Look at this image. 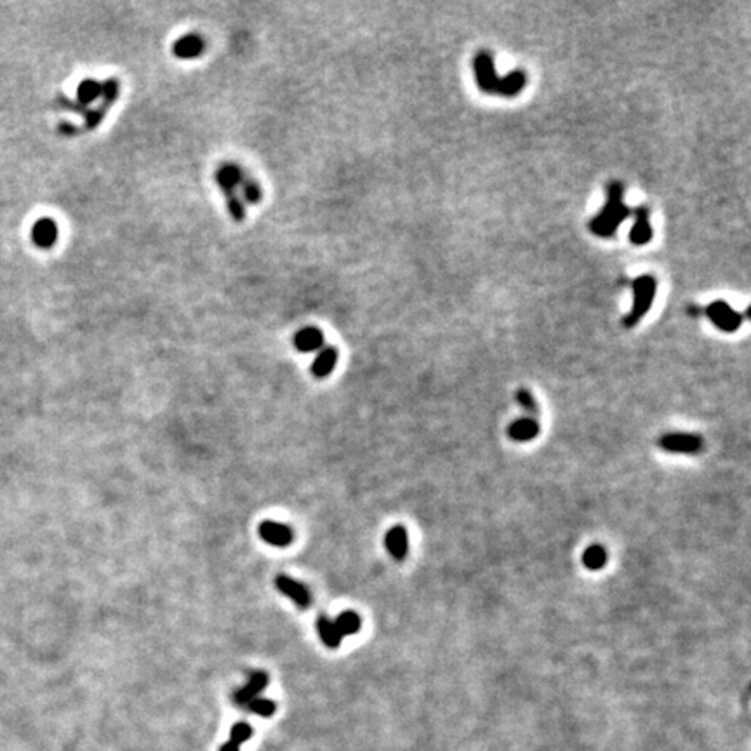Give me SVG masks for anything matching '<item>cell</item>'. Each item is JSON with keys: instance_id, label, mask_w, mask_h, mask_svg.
<instances>
[{"instance_id": "10", "label": "cell", "mask_w": 751, "mask_h": 751, "mask_svg": "<svg viewBox=\"0 0 751 751\" xmlns=\"http://www.w3.org/2000/svg\"><path fill=\"white\" fill-rule=\"evenodd\" d=\"M259 536L272 546H287L292 541L291 529L277 522H263L259 525Z\"/></svg>"}, {"instance_id": "14", "label": "cell", "mask_w": 751, "mask_h": 751, "mask_svg": "<svg viewBox=\"0 0 751 751\" xmlns=\"http://www.w3.org/2000/svg\"><path fill=\"white\" fill-rule=\"evenodd\" d=\"M652 239V227L649 223V212L645 208L637 209V220L630 232V240L635 246H645V244L651 242Z\"/></svg>"}, {"instance_id": "20", "label": "cell", "mask_w": 751, "mask_h": 751, "mask_svg": "<svg viewBox=\"0 0 751 751\" xmlns=\"http://www.w3.org/2000/svg\"><path fill=\"white\" fill-rule=\"evenodd\" d=\"M583 565L589 570H600L607 563V551L606 548L600 546V544H593L584 550L583 553Z\"/></svg>"}, {"instance_id": "16", "label": "cell", "mask_w": 751, "mask_h": 751, "mask_svg": "<svg viewBox=\"0 0 751 751\" xmlns=\"http://www.w3.org/2000/svg\"><path fill=\"white\" fill-rule=\"evenodd\" d=\"M337 364V348L336 347H324L318 355L315 356V362L311 366V373L315 378H328L332 373Z\"/></svg>"}, {"instance_id": "25", "label": "cell", "mask_w": 751, "mask_h": 751, "mask_svg": "<svg viewBox=\"0 0 751 751\" xmlns=\"http://www.w3.org/2000/svg\"><path fill=\"white\" fill-rule=\"evenodd\" d=\"M249 711L256 713L259 716H272L275 713V703L270 699H263V697H256V699L251 701L247 704Z\"/></svg>"}, {"instance_id": "17", "label": "cell", "mask_w": 751, "mask_h": 751, "mask_svg": "<svg viewBox=\"0 0 751 751\" xmlns=\"http://www.w3.org/2000/svg\"><path fill=\"white\" fill-rule=\"evenodd\" d=\"M525 84H527V77H525L524 71H512V73L501 77L498 94H501V96H517V94L524 91Z\"/></svg>"}, {"instance_id": "9", "label": "cell", "mask_w": 751, "mask_h": 751, "mask_svg": "<svg viewBox=\"0 0 751 751\" xmlns=\"http://www.w3.org/2000/svg\"><path fill=\"white\" fill-rule=\"evenodd\" d=\"M242 179H244L242 169L234 162H227V164L220 165V169H217V172H216V183H217V186H220V190L223 191V195L234 193V191H236V188L240 186Z\"/></svg>"}, {"instance_id": "1", "label": "cell", "mask_w": 751, "mask_h": 751, "mask_svg": "<svg viewBox=\"0 0 751 751\" xmlns=\"http://www.w3.org/2000/svg\"><path fill=\"white\" fill-rule=\"evenodd\" d=\"M630 216L628 208L623 202V185L621 183H612L607 193V202L603 205L602 212L596 214L589 223V230L595 235L607 239L618 232L619 224Z\"/></svg>"}, {"instance_id": "26", "label": "cell", "mask_w": 751, "mask_h": 751, "mask_svg": "<svg viewBox=\"0 0 751 751\" xmlns=\"http://www.w3.org/2000/svg\"><path fill=\"white\" fill-rule=\"evenodd\" d=\"M251 735H253V727H251L249 723H246V722H239V723H235L234 727H232L230 741L240 746L242 743H246L247 739L251 738Z\"/></svg>"}, {"instance_id": "7", "label": "cell", "mask_w": 751, "mask_h": 751, "mask_svg": "<svg viewBox=\"0 0 751 751\" xmlns=\"http://www.w3.org/2000/svg\"><path fill=\"white\" fill-rule=\"evenodd\" d=\"M59 230L58 224L51 217H40L32 228V240L40 249H51L58 242Z\"/></svg>"}, {"instance_id": "11", "label": "cell", "mask_w": 751, "mask_h": 751, "mask_svg": "<svg viewBox=\"0 0 751 751\" xmlns=\"http://www.w3.org/2000/svg\"><path fill=\"white\" fill-rule=\"evenodd\" d=\"M205 42L200 35L197 33H188V35L181 37L174 42V54L181 59H195L204 52Z\"/></svg>"}, {"instance_id": "4", "label": "cell", "mask_w": 751, "mask_h": 751, "mask_svg": "<svg viewBox=\"0 0 751 751\" xmlns=\"http://www.w3.org/2000/svg\"><path fill=\"white\" fill-rule=\"evenodd\" d=\"M706 315L713 325H716L720 330H726V332H734L743 324V315L723 301L711 303L706 308Z\"/></svg>"}, {"instance_id": "13", "label": "cell", "mask_w": 751, "mask_h": 751, "mask_svg": "<svg viewBox=\"0 0 751 751\" xmlns=\"http://www.w3.org/2000/svg\"><path fill=\"white\" fill-rule=\"evenodd\" d=\"M266 685H268V675L261 673V671H258V673H254L253 677L249 678V682H247L246 687H242L240 690H236V692H235V703L247 706V704L251 703V701L256 699V696H258L259 692H261V690L266 689Z\"/></svg>"}, {"instance_id": "24", "label": "cell", "mask_w": 751, "mask_h": 751, "mask_svg": "<svg viewBox=\"0 0 751 751\" xmlns=\"http://www.w3.org/2000/svg\"><path fill=\"white\" fill-rule=\"evenodd\" d=\"M240 186H242V191H244V198H246L249 204H258L259 200H261L263 193H261V188H259V185L254 179L251 178H246L244 176L242 183H240Z\"/></svg>"}, {"instance_id": "18", "label": "cell", "mask_w": 751, "mask_h": 751, "mask_svg": "<svg viewBox=\"0 0 751 751\" xmlns=\"http://www.w3.org/2000/svg\"><path fill=\"white\" fill-rule=\"evenodd\" d=\"M317 632H318V635H320L322 642H324V644L328 645V647H330V649L340 647L341 638H343V637H341V633L337 632V628H336V625H334V621H330V619L324 618V615H322V618H318Z\"/></svg>"}, {"instance_id": "2", "label": "cell", "mask_w": 751, "mask_h": 751, "mask_svg": "<svg viewBox=\"0 0 751 751\" xmlns=\"http://www.w3.org/2000/svg\"><path fill=\"white\" fill-rule=\"evenodd\" d=\"M656 298V280L651 275L638 277L633 282V306L630 313L625 317L626 328H633L651 310L652 301Z\"/></svg>"}, {"instance_id": "23", "label": "cell", "mask_w": 751, "mask_h": 751, "mask_svg": "<svg viewBox=\"0 0 751 751\" xmlns=\"http://www.w3.org/2000/svg\"><path fill=\"white\" fill-rule=\"evenodd\" d=\"M224 198H227L228 211H230L232 217H234L236 223L246 220V209H244V200L240 198V195L236 193V191H234V193L224 195Z\"/></svg>"}, {"instance_id": "12", "label": "cell", "mask_w": 751, "mask_h": 751, "mask_svg": "<svg viewBox=\"0 0 751 751\" xmlns=\"http://www.w3.org/2000/svg\"><path fill=\"white\" fill-rule=\"evenodd\" d=\"M539 435V423L534 418L517 419L508 426V437L515 442H531Z\"/></svg>"}, {"instance_id": "5", "label": "cell", "mask_w": 751, "mask_h": 751, "mask_svg": "<svg viewBox=\"0 0 751 751\" xmlns=\"http://www.w3.org/2000/svg\"><path fill=\"white\" fill-rule=\"evenodd\" d=\"M659 447L673 454H696L703 449V438L689 433H666L659 438Z\"/></svg>"}, {"instance_id": "21", "label": "cell", "mask_w": 751, "mask_h": 751, "mask_svg": "<svg viewBox=\"0 0 751 751\" xmlns=\"http://www.w3.org/2000/svg\"><path fill=\"white\" fill-rule=\"evenodd\" d=\"M334 625H336L337 632L341 633V637L343 635H355L356 632L360 630V625H362V621H360L359 614L353 611H344L341 612L340 615H337V619L334 621Z\"/></svg>"}, {"instance_id": "19", "label": "cell", "mask_w": 751, "mask_h": 751, "mask_svg": "<svg viewBox=\"0 0 751 751\" xmlns=\"http://www.w3.org/2000/svg\"><path fill=\"white\" fill-rule=\"evenodd\" d=\"M101 96V84L94 78H85L80 82L77 89V103L80 107H88L92 101H96Z\"/></svg>"}, {"instance_id": "27", "label": "cell", "mask_w": 751, "mask_h": 751, "mask_svg": "<svg viewBox=\"0 0 751 751\" xmlns=\"http://www.w3.org/2000/svg\"><path fill=\"white\" fill-rule=\"evenodd\" d=\"M220 751H240V746H239V745H235V743L228 741L227 745L221 746V750H220Z\"/></svg>"}, {"instance_id": "22", "label": "cell", "mask_w": 751, "mask_h": 751, "mask_svg": "<svg viewBox=\"0 0 751 751\" xmlns=\"http://www.w3.org/2000/svg\"><path fill=\"white\" fill-rule=\"evenodd\" d=\"M517 402L520 404V407L524 409L525 412H527L529 418H534L536 419V416H538V412H539L538 411V402H536L534 395H532V393L529 392V390H525V388L518 390V392H517Z\"/></svg>"}, {"instance_id": "6", "label": "cell", "mask_w": 751, "mask_h": 751, "mask_svg": "<svg viewBox=\"0 0 751 751\" xmlns=\"http://www.w3.org/2000/svg\"><path fill=\"white\" fill-rule=\"evenodd\" d=\"M275 587L279 588V591L284 593L285 596H289L296 606L301 607V609H306V607L311 606L310 589L303 587L299 581H294L289 576H279L275 579Z\"/></svg>"}, {"instance_id": "3", "label": "cell", "mask_w": 751, "mask_h": 751, "mask_svg": "<svg viewBox=\"0 0 751 751\" xmlns=\"http://www.w3.org/2000/svg\"><path fill=\"white\" fill-rule=\"evenodd\" d=\"M473 66H475L476 84H479V88L482 89L483 92L498 94L501 78L495 75L493 54L487 51H480L479 54H476L475 61H473Z\"/></svg>"}, {"instance_id": "15", "label": "cell", "mask_w": 751, "mask_h": 751, "mask_svg": "<svg viewBox=\"0 0 751 751\" xmlns=\"http://www.w3.org/2000/svg\"><path fill=\"white\" fill-rule=\"evenodd\" d=\"M324 344V334L317 328H305L294 336V347L301 353H311Z\"/></svg>"}, {"instance_id": "8", "label": "cell", "mask_w": 751, "mask_h": 751, "mask_svg": "<svg viewBox=\"0 0 751 751\" xmlns=\"http://www.w3.org/2000/svg\"><path fill=\"white\" fill-rule=\"evenodd\" d=\"M385 546L395 560H404L409 553V536L404 525H395L385 536Z\"/></svg>"}]
</instances>
